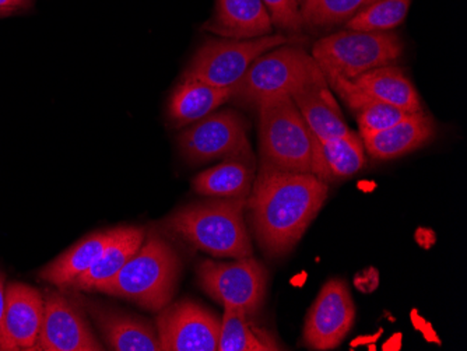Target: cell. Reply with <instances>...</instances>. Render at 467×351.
Returning <instances> with one entry per match:
<instances>
[{
  "instance_id": "6da1fadb",
  "label": "cell",
  "mask_w": 467,
  "mask_h": 351,
  "mask_svg": "<svg viewBox=\"0 0 467 351\" xmlns=\"http://www.w3.org/2000/svg\"><path fill=\"white\" fill-rule=\"evenodd\" d=\"M327 198V183L314 174L280 171L261 164L246 208L262 250L273 258L291 253Z\"/></svg>"
},
{
  "instance_id": "7a4b0ae2",
  "label": "cell",
  "mask_w": 467,
  "mask_h": 351,
  "mask_svg": "<svg viewBox=\"0 0 467 351\" xmlns=\"http://www.w3.org/2000/svg\"><path fill=\"white\" fill-rule=\"evenodd\" d=\"M245 208L244 198L199 201L175 212L165 229L216 258H248L252 243L244 220Z\"/></svg>"
},
{
  "instance_id": "3957f363",
  "label": "cell",
  "mask_w": 467,
  "mask_h": 351,
  "mask_svg": "<svg viewBox=\"0 0 467 351\" xmlns=\"http://www.w3.org/2000/svg\"><path fill=\"white\" fill-rule=\"evenodd\" d=\"M181 274L178 253L164 238L150 235L117 276L97 292L133 301L149 311H161L171 303Z\"/></svg>"
},
{
  "instance_id": "277c9868",
  "label": "cell",
  "mask_w": 467,
  "mask_h": 351,
  "mask_svg": "<svg viewBox=\"0 0 467 351\" xmlns=\"http://www.w3.org/2000/svg\"><path fill=\"white\" fill-rule=\"evenodd\" d=\"M309 85H327L321 67L303 48L285 44L254 60L237 85L231 88V99L258 107L265 99L291 97Z\"/></svg>"
},
{
  "instance_id": "5b68a950",
  "label": "cell",
  "mask_w": 467,
  "mask_h": 351,
  "mask_svg": "<svg viewBox=\"0 0 467 351\" xmlns=\"http://www.w3.org/2000/svg\"><path fill=\"white\" fill-rule=\"evenodd\" d=\"M259 111L262 164L280 171L311 174L315 139L290 96L265 99Z\"/></svg>"
},
{
  "instance_id": "8992f818",
  "label": "cell",
  "mask_w": 467,
  "mask_h": 351,
  "mask_svg": "<svg viewBox=\"0 0 467 351\" xmlns=\"http://www.w3.org/2000/svg\"><path fill=\"white\" fill-rule=\"evenodd\" d=\"M403 44L395 34L346 30L319 39L312 57L322 72L354 78L377 67L392 65L401 57Z\"/></svg>"
},
{
  "instance_id": "52a82bcc",
  "label": "cell",
  "mask_w": 467,
  "mask_h": 351,
  "mask_svg": "<svg viewBox=\"0 0 467 351\" xmlns=\"http://www.w3.org/2000/svg\"><path fill=\"white\" fill-rule=\"evenodd\" d=\"M285 44L287 36L272 34L254 39H209L196 52L183 78L231 88L261 55Z\"/></svg>"
},
{
  "instance_id": "ba28073f",
  "label": "cell",
  "mask_w": 467,
  "mask_h": 351,
  "mask_svg": "<svg viewBox=\"0 0 467 351\" xmlns=\"http://www.w3.org/2000/svg\"><path fill=\"white\" fill-rule=\"evenodd\" d=\"M198 280L202 290L216 303L241 309L252 318L264 306L267 272L252 256L235 262L203 261L198 266Z\"/></svg>"
},
{
  "instance_id": "9c48e42d",
  "label": "cell",
  "mask_w": 467,
  "mask_h": 351,
  "mask_svg": "<svg viewBox=\"0 0 467 351\" xmlns=\"http://www.w3.org/2000/svg\"><path fill=\"white\" fill-rule=\"evenodd\" d=\"M182 156L192 164L220 159H251L248 132L237 112H212L192 123L178 139Z\"/></svg>"
},
{
  "instance_id": "30bf717a",
  "label": "cell",
  "mask_w": 467,
  "mask_h": 351,
  "mask_svg": "<svg viewBox=\"0 0 467 351\" xmlns=\"http://www.w3.org/2000/svg\"><path fill=\"white\" fill-rule=\"evenodd\" d=\"M219 321L213 313L192 300L168 304L157 318V336L162 351H217Z\"/></svg>"
},
{
  "instance_id": "8fae6325",
  "label": "cell",
  "mask_w": 467,
  "mask_h": 351,
  "mask_svg": "<svg viewBox=\"0 0 467 351\" xmlns=\"http://www.w3.org/2000/svg\"><path fill=\"white\" fill-rule=\"evenodd\" d=\"M356 321V305L345 280L332 279L321 288L304 324L303 342L309 350L338 347Z\"/></svg>"
},
{
  "instance_id": "7c38bea8",
  "label": "cell",
  "mask_w": 467,
  "mask_h": 351,
  "mask_svg": "<svg viewBox=\"0 0 467 351\" xmlns=\"http://www.w3.org/2000/svg\"><path fill=\"white\" fill-rule=\"evenodd\" d=\"M46 313L36 350L99 351L101 343L84 319L83 314L67 295L47 292Z\"/></svg>"
},
{
  "instance_id": "4fadbf2b",
  "label": "cell",
  "mask_w": 467,
  "mask_h": 351,
  "mask_svg": "<svg viewBox=\"0 0 467 351\" xmlns=\"http://www.w3.org/2000/svg\"><path fill=\"white\" fill-rule=\"evenodd\" d=\"M44 313L46 303L36 288L10 283L0 330V351L36 350Z\"/></svg>"
},
{
  "instance_id": "5bb4252c",
  "label": "cell",
  "mask_w": 467,
  "mask_h": 351,
  "mask_svg": "<svg viewBox=\"0 0 467 351\" xmlns=\"http://www.w3.org/2000/svg\"><path fill=\"white\" fill-rule=\"evenodd\" d=\"M435 135V123L424 112H414L379 132L359 133L364 149L375 160L399 159L429 143Z\"/></svg>"
},
{
  "instance_id": "9a60e30c",
  "label": "cell",
  "mask_w": 467,
  "mask_h": 351,
  "mask_svg": "<svg viewBox=\"0 0 467 351\" xmlns=\"http://www.w3.org/2000/svg\"><path fill=\"white\" fill-rule=\"evenodd\" d=\"M272 18L262 0H216L213 17L203 30L230 39H254L272 34Z\"/></svg>"
},
{
  "instance_id": "2e32d148",
  "label": "cell",
  "mask_w": 467,
  "mask_h": 351,
  "mask_svg": "<svg viewBox=\"0 0 467 351\" xmlns=\"http://www.w3.org/2000/svg\"><path fill=\"white\" fill-rule=\"evenodd\" d=\"M88 304V313L111 350L160 351L159 336L150 324L118 309Z\"/></svg>"
},
{
  "instance_id": "e0dca14e",
  "label": "cell",
  "mask_w": 467,
  "mask_h": 351,
  "mask_svg": "<svg viewBox=\"0 0 467 351\" xmlns=\"http://www.w3.org/2000/svg\"><path fill=\"white\" fill-rule=\"evenodd\" d=\"M366 165V149L363 139L353 130L332 139L321 141L315 139L314 159L311 174L324 182H335L353 177Z\"/></svg>"
},
{
  "instance_id": "ac0fdd59",
  "label": "cell",
  "mask_w": 467,
  "mask_h": 351,
  "mask_svg": "<svg viewBox=\"0 0 467 351\" xmlns=\"http://www.w3.org/2000/svg\"><path fill=\"white\" fill-rule=\"evenodd\" d=\"M325 77H327V85L332 86L333 90L346 102V106L356 114L359 133L379 132V130L388 129L410 115L403 109L372 98L350 78L343 77L336 73H325Z\"/></svg>"
},
{
  "instance_id": "d6986e66",
  "label": "cell",
  "mask_w": 467,
  "mask_h": 351,
  "mask_svg": "<svg viewBox=\"0 0 467 351\" xmlns=\"http://www.w3.org/2000/svg\"><path fill=\"white\" fill-rule=\"evenodd\" d=\"M146 232L139 227L115 229L109 245L105 246L96 263L86 274H81L72 287L80 292H97V288L119 274L120 269L138 253L144 241Z\"/></svg>"
},
{
  "instance_id": "ffe728a7",
  "label": "cell",
  "mask_w": 467,
  "mask_h": 351,
  "mask_svg": "<svg viewBox=\"0 0 467 351\" xmlns=\"http://www.w3.org/2000/svg\"><path fill=\"white\" fill-rule=\"evenodd\" d=\"M230 99L231 88H216L195 78H183L168 102V118L175 127L192 125Z\"/></svg>"
},
{
  "instance_id": "44dd1931",
  "label": "cell",
  "mask_w": 467,
  "mask_h": 351,
  "mask_svg": "<svg viewBox=\"0 0 467 351\" xmlns=\"http://www.w3.org/2000/svg\"><path fill=\"white\" fill-rule=\"evenodd\" d=\"M315 136L332 140L350 132L327 85H309L291 96Z\"/></svg>"
},
{
  "instance_id": "7402d4cb",
  "label": "cell",
  "mask_w": 467,
  "mask_h": 351,
  "mask_svg": "<svg viewBox=\"0 0 467 351\" xmlns=\"http://www.w3.org/2000/svg\"><path fill=\"white\" fill-rule=\"evenodd\" d=\"M114 230L96 232L84 240L78 241L67 253L57 256L54 262L39 272V277L49 284L59 288L72 287L73 283L86 274L104 253L114 235Z\"/></svg>"
},
{
  "instance_id": "603a6c76",
  "label": "cell",
  "mask_w": 467,
  "mask_h": 351,
  "mask_svg": "<svg viewBox=\"0 0 467 351\" xmlns=\"http://www.w3.org/2000/svg\"><path fill=\"white\" fill-rule=\"evenodd\" d=\"M354 83L378 101L385 102L409 114L422 111L419 93L410 78L399 67L387 65L354 78Z\"/></svg>"
},
{
  "instance_id": "cb8c5ba5",
  "label": "cell",
  "mask_w": 467,
  "mask_h": 351,
  "mask_svg": "<svg viewBox=\"0 0 467 351\" xmlns=\"http://www.w3.org/2000/svg\"><path fill=\"white\" fill-rule=\"evenodd\" d=\"M254 181L251 159H227L213 169L201 172L192 187L199 195L210 198H244L251 193Z\"/></svg>"
},
{
  "instance_id": "d4e9b609",
  "label": "cell",
  "mask_w": 467,
  "mask_h": 351,
  "mask_svg": "<svg viewBox=\"0 0 467 351\" xmlns=\"http://www.w3.org/2000/svg\"><path fill=\"white\" fill-rule=\"evenodd\" d=\"M252 316L233 306H224L217 351H277L282 346L256 326Z\"/></svg>"
},
{
  "instance_id": "484cf974",
  "label": "cell",
  "mask_w": 467,
  "mask_h": 351,
  "mask_svg": "<svg viewBox=\"0 0 467 351\" xmlns=\"http://www.w3.org/2000/svg\"><path fill=\"white\" fill-rule=\"evenodd\" d=\"M411 0H375L348 22V30L384 33L405 22Z\"/></svg>"
},
{
  "instance_id": "4316f807",
  "label": "cell",
  "mask_w": 467,
  "mask_h": 351,
  "mask_svg": "<svg viewBox=\"0 0 467 351\" xmlns=\"http://www.w3.org/2000/svg\"><path fill=\"white\" fill-rule=\"evenodd\" d=\"M301 17L306 25L315 27L348 22L359 10L374 4L375 0H300Z\"/></svg>"
},
{
  "instance_id": "83f0119b",
  "label": "cell",
  "mask_w": 467,
  "mask_h": 351,
  "mask_svg": "<svg viewBox=\"0 0 467 351\" xmlns=\"http://www.w3.org/2000/svg\"><path fill=\"white\" fill-rule=\"evenodd\" d=\"M272 23L283 30L298 31L304 26L298 0H262Z\"/></svg>"
},
{
  "instance_id": "f1b7e54d",
  "label": "cell",
  "mask_w": 467,
  "mask_h": 351,
  "mask_svg": "<svg viewBox=\"0 0 467 351\" xmlns=\"http://www.w3.org/2000/svg\"><path fill=\"white\" fill-rule=\"evenodd\" d=\"M33 5L34 0H0V10L13 15L17 10L30 9Z\"/></svg>"
},
{
  "instance_id": "f546056e",
  "label": "cell",
  "mask_w": 467,
  "mask_h": 351,
  "mask_svg": "<svg viewBox=\"0 0 467 351\" xmlns=\"http://www.w3.org/2000/svg\"><path fill=\"white\" fill-rule=\"evenodd\" d=\"M5 276L0 274V330H2V321H4L5 301H6V285H5Z\"/></svg>"
},
{
  "instance_id": "4dcf8cb0",
  "label": "cell",
  "mask_w": 467,
  "mask_h": 351,
  "mask_svg": "<svg viewBox=\"0 0 467 351\" xmlns=\"http://www.w3.org/2000/svg\"><path fill=\"white\" fill-rule=\"evenodd\" d=\"M5 15H9V13L2 12V10H0V17H5Z\"/></svg>"
},
{
  "instance_id": "1f68e13d",
  "label": "cell",
  "mask_w": 467,
  "mask_h": 351,
  "mask_svg": "<svg viewBox=\"0 0 467 351\" xmlns=\"http://www.w3.org/2000/svg\"><path fill=\"white\" fill-rule=\"evenodd\" d=\"M298 2H300V0H298Z\"/></svg>"
}]
</instances>
